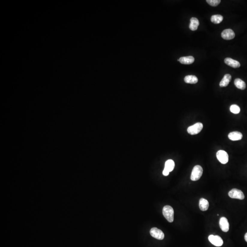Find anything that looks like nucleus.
Listing matches in <instances>:
<instances>
[{
  "instance_id": "obj_22",
  "label": "nucleus",
  "mask_w": 247,
  "mask_h": 247,
  "mask_svg": "<svg viewBox=\"0 0 247 247\" xmlns=\"http://www.w3.org/2000/svg\"><path fill=\"white\" fill-rule=\"evenodd\" d=\"M169 172L168 171H167V170H166V169H164V171L163 172V174L164 176H168V174H169Z\"/></svg>"
},
{
  "instance_id": "obj_20",
  "label": "nucleus",
  "mask_w": 247,
  "mask_h": 247,
  "mask_svg": "<svg viewBox=\"0 0 247 247\" xmlns=\"http://www.w3.org/2000/svg\"><path fill=\"white\" fill-rule=\"evenodd\" d=\"M230 110L231 112L233 113H234V114H237V113H239L240 111V108L239 106H237L236 104H233V105H231V107H230Z\"/></svg>"
},
{
  "instance_id": "obj_9",
  "label": "nucleus",
  "mask_w": 247,
  "mask_h": 247,
  "mask_svg": "<svg viewBox=\"0 0 247 247\" xmlns=\"http://www.w3.org/2000/svg\"><path fill=\"white\" fill-rule=\"evenodd\" d=\"M221 229L223 232H227L229 231V224L227 219L225 217H221L219 221Z\"/></svg>"
},
{
  "instance_id": "obj_11",
  "label": "nucleus",
  "mask_w": 247,
  "mask_h": 247,
  "mask_svg": "<svg viewBox=\"0 0 247 247\" xmlns=\"http://www.w3.org/2000/svg\"><path fill=\"white\" fill-rule=\"evenodd\" d=\"M228 138L229 139L233 141L240 140L242 139V135L241 133L239 131H233L230 133L228 134Z\"/></svg>"
},
{
  "instance_id": "obj_18",
  "label": "nucleus",
  "mask_w": 247,
  "mask_h": 247,
  "mask_svg": "<svg viewBox=\"0 0 247 247\" xmlns=\"http://www.w3.org/2000/svg\"><path fill=\"white\" fill-rule=\"evenodd\" d=\"M234 84L237 89L244 90L246 88V83L244 81L239 78H236L235 80Z\"/></svg>"
},
{
  "instance_id": "obj_8",
  "label": "nucleus",
  "mask_w": 247,
  "mask_h": 247,
  "mask_svg": "<svg viewBox=\"0 0 247 247\" xmlns=\"http://www.w3.org/2000/svg\"><path fill=\"white\" fill-rule=\"evenodd\" d=\"M221 37L225 40H231L235 36L234 32L231 29H227L223 30L221 34Z\"/></svg>"
},
{
  "instance_id": "obj_1",
  "label": "nucleus",
  "mask_w": 247,
  "mask_h": 247,
  "mask_svg": "<svg viewBox=\"0 0 247 247\" xmlns=\"http://www.w3.org/2000/svg\"><path fill=\"white\" fill-rule=\"evenodd\" d=\"M163 214L167 220L169 222H173L174 220V211L171 206H165L163 209Z\"/></svg>"
},
{
  "instance_id": "obj_7",
  "label": "nucleus",
  "mask_w": 247,
  "mask_h": 247,
  "mask_svg": "<svg viewBox=\"0 0 247 247\" xmlns=\"http://www.w3.org/2000/svg\"><path fill=\"white\" fill-rule=\"evenodd\" d=\"M208 239L212 244L216 247H220L223 245V240L219 236L211 235L209 236Z\"/></svg>"
},
{
  "instance_id": "obj_5",
  "label": "nucleus",
  "mask_w": 247,
  "mask_h": 247,
  "mask_svg": "<svg viewBox=\"0 0 247 247\" xmlns=\"http://www.w3.org/2000/svg\"><path fill=\"white\" fill-rule=\"evenodd\" d=\"M217 159L221 164H225L227 163L229 159L228 155L227 152L223 150H219L216 153Z\"/></svg>"
},
{
  "instance_id": "obj_12",
  "label": "nucleus",
  "mask_w": 247,
  "mask_h": 247,
  "mask_svg": "<svg viewBox=\"0 0 247 247\" xmlns=\"http://www.w3.org/2000/svg\"><path fill=\"white\" fill-rule=\"evenodd\" d=\"M194 58L192 56L182 57L179 59V62L185 65H190L194 62Z\"/></svg>"
},
{
  "instance_id": "obj_3",
  "label": "nucleus",
  "mask_w": 247,
  "mask_h": 247,
  "mask_svg": "<svg viewBox=\"0 0 247 247\" xmlns=\"http://www.w3.org/2000/svg\"><path fill=\"white\" fill-rule=\"evenodd\" d=\"M203 125L202 123H197L192 126H189L187 129L188 134L191 135H196L201 131L203 129Z\"/></svg>"
},
{
  "instance_id": "obj_15",
  "label": "nucleus",
  "mask_w": 247,
  "mask_h": 247,
  "mask_svg": "<svg viewBox=\"0 0 247 247\" xmlns=\"http://www.w3.org/2000/svg\"><path fill=\"white\" fill-rule=\"evenodd\" d=\"M200 22L196 17H192L191 19V23L189 24V29L192 31H195L198 29Z\"/></svg>"
},
{
  "instance_id": "obj_21",
  "label": "nucleus",
  "mask_w": 247,
  "mask_h": 247,
  "mask_svg": "<svg viewBox=\"0 0 247 247\" xmlns=\"http://www.w3.org/2000/svg\"><path fill=\"white\" fill-rule=\"evenodd\" d=\"M220 0H207L206 2L210 6L212 7H216L220 3Z\"/></svg>"
},
{
  "instance_id": "obj_2",
  "label": "nucleus",
  "mask_w": 247,
  "mask_h": 247,
  "mask_svg": "<svg viewBox=\"0 0 247 247\" xmlns=\"http://www.w3.org/2000/svg\"><path fill=\"white\" fill-rule=\"evenodd\" d=\"M202 167L200 165H196L194 167L192 171L191 179L192 181H197L201 178L203 174Z\"/></svg>"
},
{
  "instance_id": "obj_17",
  "label": "nucleus",
  "mask_w": 247,
  "mask_h": 247,
  "mask_svg": "<svg viewBox=\"0 0 247 247\" xmlns=\"http://www.w3.org/2000/svg\"><path fill=\"white\" fill-rule=\"evenodd\" d=\"M174 167H175V164H174V161L173 160L169 159L166 161L164 169L170 173L173 170Z\"/></svg>"
},
{
  "instance_id": "obj_6",
  "label": "nucleus",
  "mask_w": 247,
  "mask_h": 247,
  "mask_svg": "<svg viewBox=\"0 0 247 247\" xmlns=\"http://www.w3.org/2000/svg\"><path fill=\"white\" fill-rule=\"evenodd\" d=\"M150 233L152 237L157 239L163 240L164 238V234L158 228H152L150 230Z\"/></svg>"
},
{
  "instance_id": "obj_10",
  "label": "nucleus",
  "mask_w": 247,
  "mask_h": 247,
  "mask_svg": "<svg viewBox=\"0 0 247 247\" xmlns=\"http://www.w3.org/2000/svg\"><path fill=\"white\" fill-rule=\"evenodd\" d=\"M224 62L227 65L234 68H239L240 66V64L238 61H236L231 58H226L224 60Z\"/></svg>"
},
{
  "instance_id": "obj_23",
  "label": "nucleus",
  "mask_w": 247,
  "mask_h": 247,
  "mask_svg": "<svg viewBox=\"0 0 247 247\" xmlns=\"http://www.w3.org/2000/svg\"><path fill=\"white\" fill-rule=\"evenodd\" d=\"M244 239H245V241L247 242V233L245 234V236H244Z\"/></svg>"
},
{
  "instance_id": "obj_14",
  "label": "nucleus",
  "mask_w": 247,
  "mask_h": 247,
  "mask_svg": "<svg viewBox=\"0 0 247 247\" xmlns=\"http://www.w3.org/2000/svg\"><path fill=\"white\" fill-rule=\"evenodd\" d=\"M209 204L208 201L204 198H201L199 201V208L201 211L205 212L208 209Z\"/></svg>"
},
{
  "instance_id": "obj_4",
  "label": "nucleus",
  "mask_w": 247,
  "mask_h": 247,
  "mask_svg": "<svg viewBox=\"0 0 247 247\" xmlns=\"http://www.w3.org/2000/svg\"><path fill=\"white\" fill-rule=\"evenodd\" d=\"M229 197L233 199H237L239 200H243L245 198L243 192L239 189L233 188L228 193Z\"/></svg>"
},
{
  "instance_id": "obj_16",
  "label": "nucleus",
  "mask_w": 247,
  "mask_h": 247,
  "mask_svg": "<svg viewBox=\"0 0 247 247\" xmlns=\"http://www.w3.org/2000/svg\"><path fill=\"white\" fill-rule=\"evenodd\" d=\"M184 81L187 83L195 84L198 82V79L194 75H188L184 78Z\"/></svg>"
},
{
  "instance_id": "obj_13",
  "label": "nucleus",
  "mask_w": 247,
  "mask_h": 247,
  "mask_svg": "<svg viewBox=\"0 0 247 247\" xmlns=\"http://www.w3.org/2000/svg\"><path fill=\"white\" fill-rule=\"evenodd\" d=\"M231 79H232V77L231 75L228 74H226L220 83V86L221 87H227L231 81Z\"/></svg>"
},
{
  "instance_id": "obj_19",
  "label": "nucleus",
  "mask_w": 247,
  "mask_h": 247,
  "mask_svg": "<svg viewBox=\"0 0 247 247\" xmlns=\"http://www.w3.org/2000/svg\"><path fill=\"white\" fill-rule=\"evenodd\" d=\"M223 17L221 15H214L211 17V22L214 24H219L223 20Z\"/></svg>"
}]
</instances>
